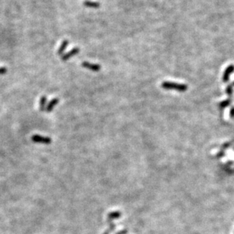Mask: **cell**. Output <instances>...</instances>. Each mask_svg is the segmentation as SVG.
Masks as SVG:
<instances>
[{
	"label": "cell",
	"mask_w": 234,
	"mask_h": 234,
	"mask_svg": "<svg viewBox=\"0 0 234 234\" xmlns=\"http://www.w3.org/2000/svg\"><path fill=\"white\" fill-rule=\"evenodd\" d=\"M161 87L166 90H175L180 92L186 91L188 89V86L186 84H182L174 83V82L164 81L161 84Z\"/></svg>",
	"instance_id": "cell-1"
},
{
	"label": "cell",
	"mask_w": 234,
	"mask_h": 234,
	"mask_svg": "<svg viewBox=\"0 0 234 234\" xmlns=\"http://www.w3.org/2000/svg\"><path fill=\"white\" fill-rule=\"evenodd\" d=\"M31 141L34 143L37 144H50L52 141V139L47 136H43L40 135H33L31 137Z\"/></svg>",
	"instance_id": "cell-2"
},
{
	"label": "cell",
	"mask_w": 234,
	"mask_h": 234,
	"mask_svg": "<svg viewBox=\"0 0 234 234\" xmlns=\"http://www.w3.org/2000/svg\"><path fill=\"white\" fill-rule=\"evenodd\" d=\"M81 65L84 68L89 69L90 71H93V72H99L100 69H101V66L98 65V64H93L88 62H83L81 63Z\"/></svg>",
	"instance_id": "cell-3"
},
{
	"label": "cell",
	"mask_w": 234,
	"mask_h": 234,
	"mask_svg": "<svg viewBox=\"0 0 234 234\" xmlns=\"http://www.w3.org/2000/svg\"><path fill=\"white\" fill-rule=\"evenodd\" d=\"M79 52H80V50H79V48H78V47L73 48L72 50H71V51H69V53H65V55L62 56V61L69 60V59H71L72 56H74L77 55Z\"/></svg>",
	"instance_id": "cell-4"
},
{
	"label": "cell",
	"mask_w": 234,
	"mask_h": 234,
	"mask_svg": "<svg viewBox=\"0 0 234 234\" xmlns=\"http://www.w3.org/2000/svg\"><path fill=\"white\" fill-rule=\"evenodd\" d=\"M234 72V65H230L225 69L224 72V75H223V81L224 82H227L229 80L230 75V74H232Z\"/></svg>",
	"instance_id": "cell-5"
},
{
	"label": "cell",
	"mask_w": 234,
	"mask_h": 234,
	"mask_svg": "<svg viewBox=\"0 0 234 234\" xmlns=\"http://www.w3.org/2000/svg\"><path fill=\"white\" fill-rule=\"evenodd\" d=\"M59 98H53L52 100H50V102L49 103L48 105H47V107H46V110H47V113L52 112V110L54 109V107L59 104Z\"/></svg>",
	"instance_id": "cell-6"
},
{
	"label": "cell",
	"mask_w": 234,
	"mask_h": 234,
	"mask_svg": "<svg viewBox=\"0 0 234 234\" xmlns=\"http://www.w3.org/2000/svg\"><path fill=\"white\" fill-rule=\"evenodd\" d=\"M121 217V213L119 211H114V212H111L108 214L107 216V221L108 222H111L113 221L114 219H117Z\"/></svg>",
	"instance_id": "cell-7"
},
{
	"label": "cell",
	"mask_w": 234,
	"mask_h": 234,
	"mask_svg": "<svg viewBox=\"0 0 234 234\" xmlns=\"http://www.w3.org/2000/svg\"><path fill=\"white\" fill-rule=\"evenodd\" d=\"M47 97L46 96H43L40 100V110L41 112L44 111V110L46 109V104H47Z\"/></svg>",
	"instance_id": "cell-8"
},
{
	"label": "cell",
	"mask_w": 234,
	"mask_h": 234,
	"mask_svg": "<svg viewBox=\"0 0 234 234\" xmlns=\"http://www.w3.org/2000/svg\"><path fill=\"white\" fill-rule=\"evenodd\" d=\"M69 41L67 40H65L63 42H62V44H61V46H60V47H59L58 50L59 55H61V54H62V53L64 52V50H65V48L67 47V46L69 45Z\"/></svg>",
	"instance_id": "cell-9"
},
{
	"label": "cell",
	"mask_w": 234,
	"mask_h": 234,
	"mask_svg": "<svg viewBox=\"0 0 234 234\" xmlns=\"http://www.w3.org/2000/svg\"><path fill=\"white\" fill-rule=\"evenodd\" d=\"M84 5L88 8H97L100 6V3L96 2H90V1H84Z\"/></svg>",
	"instance_id": "cell-10"
},
{
	"label": "cell",
	"mask_w": 234,
	"mask_h": 234,
	"mask_svg": "<svg viewBox=\"0 0 234 234\" xmlns=\"http://www.w3.org/2000/svg\"><path fill=\"white\" fill-rule=\"evenodd\" d=\"M230 102H231L230 99H227V100H224V101L221 102V104H220V108L224 109L225 108V107H228V106L230 105Z\"/></svg>",
	"instance_id": "cell-11"
},
{
	"label": "cell",
	"mask_w": 234,
	"mask_h": 234,
	"mask_svg": "<svg viewBox=\"0 0 234 234\" xmlns=\"http://www.w3.org/2000/svg\"><path fill=\"white\" fill-rule=\"evenodd\" d=\"M109 223H110V228H109V230H107L106 231L104 234H110V233L112 232V231L115 229V224L113 223V221H111V222H109Z\"/></svg>",
	"instance_id": "cell-12"
},
{
	"label": "cell",
	"mask_w": 234,
	"mask_h": 234,
	"mask_svg": "<svg viewBox=\"0 0 234 234\" xmlns=\"http://www.w3.org/2000/svg\"><path fill=\"white\" fill-rule=\"evenodd\" d=\"M233 85L232 84H230V85H228L227 87V88H226V92H227V94H228L229 97H231V95H232L233 94Z\"/></svg>",
	"instance_id": "cell-13"
},
{
	"label": "cell",
	"mask_w": 234,
	"mask_h": 234,
	"mask_svg": "<svg viewBox=\"0 0 234 234\" xmlns=\"http://www.w3.org/2000/svg\"><path fill=\"white\" fill-rule=\"evenodd\" d=\"M7 69L5 67H0V75H3L7 72Z\"/></svg>",
	"instance_id": "cell-14"
},
{
	"label": "cell",
	"mask_w": 234,
	"mask_h": 234,
	"mask_svg": "<svg viewBox=\"0 0 234 234\" xmlns=\"http://www.w3.org/2000/svg\"><path fill=\"white\" fill-rule=\"evenodd\" d=\"M230 116L232 117V118H233V117H234V107L231 108L230 113Z\"/></svg>",
	"instance_id": "cell-15"
},
{
	"label": "cell",
	"mask_w": 234,
	"mask_h": 234,
	"mask_svg": "<svg viewBox=\"0 0 234 234\" xmlns=\"http://www.w3.org/2000/svg\"><path fill=\"white\" fill-rule=\"evenodd\" d=\"M126 233H127V230H122L119 233H117L116 234H126Z\"/></svg>",
	"instance_id": "cell-16"
},
{
	"label": "cell",
	"mask_w": 234,
	"mask_h": 234,
	"mask_svg": "<svg viewBox=\"0 0 234 234\" xmlns=\"http://www.w3.org/2000/svg\"><path fill=\"white\" fill-rule=\"evenodd\" d=\"M232 84L233 86H234V81H233V84Z\"/></svg>",
	"instance_id": "cell-17"
}]
</instances>
